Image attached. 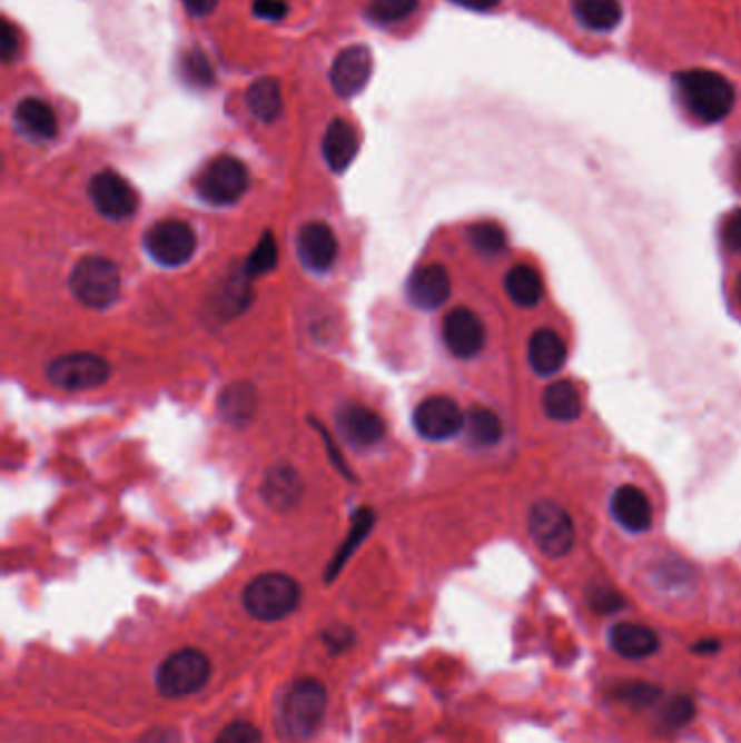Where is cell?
I'll list each match as a JSON object with an SVG mask.
<instances>
[{"mask_svg":"<svg viewBox=\"0 0 741 743\" xmlns=\"http://www.w3.org/2000/svg\"><path fill=\"white\" fill-rule=\"evenodd\" d=\"M676 90L685 109L704 125L722 122L735 107L733 83L713 70L692 68L676 75Z\"/></svg>","mask_w":741,"mask_h":743,"instance_id":"obj_1","label":"cell"},{"mask_svg":"<svg viewBox=\"0 0 741 743\" xmlns=\"http://www.w3.org/2000/svg\"><path fill=\"white\" fill-rule=\"evenodd\" d=\"M244 608L259 622H278L300 604V585L280 572H268L248 583L241 596Z\"/></svg>","mask_w":741,"mask_h":743,"instance_id":"obj_2","label":"cell"},{"mask_svg":"<svg viewBox=\"0 0 741 743\" xmlns=\"http://www.w3.org/2000/svg\"><path fill=\"white\" fill-rule=\"evenodd\" d=\"M120 287L122 280L118 266L100 255L83 257L70 275V289L75 298L88 309L111 307L120 298Z\"/></svg>","mask_w":741,"mask_h":743,"instance_id":"obj_3","label":"cell"},{"mask_svg":"<svg viewBox=\"0 0 741 743\" xmlns=\"http://www.w3.org/2000/svg\"><path fill=\"white\" fill-rule=\"evenodd\" d=\"M248 168L241 159L233 155H220L211 159L194 181V189L200 200L214 207L235 205L248 191Z\"/></svg>","mask_w":741,"mask_h":743,"instance_id":"obj_4","label":"cell"},{"mask_svg":"<svg viewBox=\"0 0 741 743\" xmlns=\"http://www.w3.org/2000/svg\"><path fill=\"white\" fill-rule=\"evenodd\" d=\"M211 676V661L202 651L184 648L172 652L157 670V690L161 696L186 697L200 692Z\"/></svg>","mask_w":741,"mask_h":743,"instance_id":"obj_5","label":"cell"},{"mask_svg":"<svg viewBox=\"0 0 741 743\" xmlns=\"http://www.w3.org/2000/svg\"><path fill=\"white\" fill-rule=\"evenodd\" d=\"M325 685L316 678L296 681L283 700V724L292 737H309L326 711Z\"/></svg>","mask_w":741,"mask_h":743,"instance_id":"obj_6","label":"cell"},{"mask_svg":"<svg viewBox=\"0 0 741 743\" xmlns=\"http://www.w3.org/2000/svg\"><path fill=\"white\" fill-rule=\"evenodd\" d=\"M196 246H198L196 232L186 220L166 218V220L155 222L148 231L144 232V248L148 257L164 268L186 266L187 261L194 257Z\"/></svg>","mask_w":741,"mask_h":743,"instance_id":"obj_7","label":"cell"},{"mask_svg":"<svg viewBox=\"0 0 741 743\" xmlns=\"http://www.w3.org/2000/svg\"><path fill=\"white\" fill-rule=\"evenodd\" d=\"M528 533L546 557H565L576 539L572 515L551 501L537 503L528 515Z\"/></svg>","mask_w":741,"mask_h":743,"instance_id":"obj_8","label":"cell"},{"mask_svg":"<svg viewBox=\"0 0 741 743\" xmlns=\"http://www.w3.org/2000/svg\"><path fill=\"white\" fill-rule=\"evenodd\" d=\"M48 380L66 392H88L109 378V364L93 353H72L57 357L47 368Z\"/></svg>","mask_w":741,"mask_h":743,"instance_id":"obj_9","label":"cell"},{"mask_svg":"<svg viewBox=\"0 0 741 743\" xmlns=\"http://www.w3.org/2000/svg\"><path fill=\"white\" fill-rule=\"evenodd\" d=\"M90 198L100 216L107 220H129L138 211V191L113 170H102L90 181Z\"/></svg>","mask_w":741,"mask_h":743,"instance_id":"obj_10","label":"cell"},{"mask_svg":"<svg viewBox=\"0 0 741 743\" xmlns=\"http://www.w3.org/2000/svg\"><path fill=\"white\" fill-rule=\"evenodd\" d=\"M414 426L424 439L446 442L464 430L465 414L451 396H428L416 407Z\"/></svg>","mask_w":741,"mask_h":743,"instance_id":"obj_11","label":"cell"},{"mask_svg":"<svg viewBox=\"0 0 741 743\" xmlns=\"http://www.w3.org/2000/svg\"><path fill=\"white\" fill-rule=\"evenodd\" d=\"M374 57L372 50L364 44L344 48L337 52L330 66V86L337 96L353 98L362 92L372 77Z\"/></svg>","mask_w":741,"mask_h":743,"instance_id":"obj_12","label":"cell"},{"mask_svg":"<svg viewBox=\"0 0 741 743\" xmlns=\"http://www.w3.org/2000/svg\"><path fill=\"white\" fill-rule=\"evenodd\" d=\"M442 337L448 353L457 359H474L485 346V325L467 307H455L448 311L442 325Z\"/></svg>","mask_w":741,"mask_h":743,"instance_id":"obj_13","label":"cell"},{"mask_svg":"<svg viewBox=\"0 0 741 743\" xmlns=\"http://www.w3.org/2000/svg\"><path fill=\"white\" fill-rule=\"evenodd\" d=\"M296 250H298L300 264L307 270L316 275H325L335 266L337 255H339L337 235L325 222L303 225L296 235Z\"/></svg>","mask_w":741,"mask_h":743,"instance_id":"obj_14","label":"cell"},{"mask_svg":"<svg viewBox=\"0 0 741 743\" xmlns=\"http://www.w3.org/2000/svg\"><path fill=\"white\" fill-rule=\"evenodd\" d=\"M335 422L339 435L355 448H372L385 437V422L364 405H344Z\"/></svg>","mask_w":741,"mask_h":743,"instance_id":"obj_15","label":"cell"},{"mask_svg":"<svg viewBox=\"0 0 741 743\" xmlns=\"http://www.w3.org/2000/svg\"><path fill=\"white\" fill-rule=\"evenodd\" d=\"M448 296H451V277L444 266L437 264L422 266L407 280V298L417 309L433 311L442 307L448 300Z\"/></svg>","mask_w":741,"mask_h":743,"instance_id":"obj_16","label":"cell"},{"mask_svg":"<svg viewBox=\"0 0 741 743\" xmlns=\"http://www.w3.org/2000/svg\"><path fill=\"white\" fill-rule=\"evenodd\" d=\"M613 519L629 533H646L652 526V505L649 496L635 485H622L611 498Z\"/></svg>","mask_w":741,"mask_h":743,"instance_id":"obj_17","label":"cell"},{"mask_svg":"<svg viewBox=\"0 0 741 743\" xmlns=\"http://www.w3.org/2000/svg\"><path fill=\"white\" fill-rule=\"evenodd\" d=\"M16 127L29 140L50 141L57 138V116L42 98H22L13 111Z\"/></svg>","mask_w":741,"mask_h":743,"instance_id":"obj_18","label":"cell"},{"mask_svg":"<svg viewBox=\"0 0 741 743\" xmlns=\"http://www.w3.org/2000/svg\"><path fill=\"white\" fill-rule=\"evenodd\" d=\"M359 152V133L348 120H333L326 129L325 140H323V155H325L326 166L333 172H344L357 157Z\"/></svg>","mask_w":741,"mask_h":743,"instance_id":"obj_19","label":"cell"},{"mask_svg":"<svg viewBox=\"0 0 741 743\" xmlns=\"http://www.w3.org/2000/svg\"><path fill=\"white\" fill-rule=\"evenodd\" d=\"M567 348L551 328H537L528 341V364L540 376H553L565 366Z\"/></svg>","mask_w":741,"mask_h":743,"instance_id":"obj_20","label":"cell"},{"mask_svg":"<svg viewBox=\"0 0 741 743\" xmlns=\"http://www.w3.org/2000/svg\"><path fill=\"white\" fill-rule=\"evenodd\" d=\"M300 494H303L300 476L289 465H275L273 469L266 472L261 496L273 509L277 512L292 509L300 501Z\"/></svg>","mask_w":741,"mask_h":743,"instance_id":"obj_21","label":"cell"},{"mask_svg":"<svg viewBox=\"0 0 741 743\" xmlns=\"http://www.w3.org/2000/svg\"><path fill=\"white\" fill-rule=\"evenodd\" d=\"M609 644L620 656H626V658H644L659 648V640L654 631H650L649 626L631 624V622H622L613 626L609 633Z\"/></svg>","mask_w":741,"mask_h":743,"instance_id":"obj_22","label":"cell"},{"mask_svg":"<svg viewBox=\"0 0 741 743\" xmlns=\"http://www.w3.org/2000/svg\"><path fill=\"white\" fill-rule=\"evenodd\" d=\"M572 13L585 29L609 33L620 27L624 9L620 0H572Z\"/></svg>","mask_w":741,"mask_h":743,"instance_id":"obj_23","label":"cell"},{"mask_svg":"<svg viewBox=\"0 0 741 743\" xmlns=\"http://www.w3.org/2000/svg\"><path fill=\"white\" fill-rule=\"evenodd\" d=\"M218 412L223 419H227L233 426H246L257 414V392L250 383H233L225 387Z\"/></svg>","mask_w":741,"mask_h":743,"instance_id":"obj_24","label":"cell"},{"mask_svg":"<svg viewBox=\"0 0 741 743\" xmlns=\"http://www.w3.org/2000/svg\"><path fill=\"white\" fill-rule=\"evenodd\" d=\"M246 107L259 122H275L283 111V92L275 77L257 79L246 90Z\"/></svg>","mask_w":741,"mask_h":743,"instance_id":"obj_25","label":"cell"},{"mask_svg":"<svg viewBox=\"0 0 741 743\" xmlns=\"http://www.w3.org/2000/svg\"><path fill=\"white\" fill-rule=\"evenodd\" d=\"M505 291L520 307H535L544 296V280L533 266H513L505 277Z\"/></svg>","mask_w":741,"mask_h":743,"instance_id":"obj_26","label":"cell"},{"mask_svg":"<svg viewBox=\"0 0 741 743\" xmlns=\"http://www.w3.org/2000/svg\"><path fill=\"white\" fill-rule=\"evenodd\" d=\"M546 416L555 422H572L583 412L581 394L570 380H556L546 387L542 398Z\"/></svg>","mask_w":741,"mask_h":743,"instance_id":"obj_27","label":"cell"},{"mask_svg":"<svg viewBox=\"0 0 741 743\" xmlns=\"http://www.w3.org/2000/svg\"><path fill=\"white\" fill-rule=\"evenodd\" d=\"M464 430L470 444H474L478 448H490V446H496L501 442L503 422L492 409L474 407L465 414Z\"/></svg>","mask_w":741,"mask_h":743,"instance_id":"obj_28","label":"cell"},{"mask_svg":"<svg viewBox=\"0 0 741 743\" xmlns=\"http://www.w3.org/2000/svg\"><path fill=\"white\" fill-rule=\"evenodd\" d=\"M278 250L277 241L270 232H266L259 244L255 246V250L248 255L246 264H244V277L246 279H257L264 277L268 273H273L277 268Z\"/></svg>","mask_w":741,"mask_h":743,"instance_id":"obj_29","label":"cell"},{"mask_svg":"<svg viewBox=\"0 0 741 743\" xmlns=\"http://www.w3.org/2000/svg\"><path fill=\"white\" fill-rule=\"evenodd\" d=\"M372 522H374V517H372L370 509H359V512L353 515L350 537L344 542V548L339 551V555L333 558V563L328 565V574H326V578H333V576L342 569V565H344V563L348 561V557L355 553L357 544L370 533Z\"/></svg>","mask_w":741,"mask_h":743,"instance_id":"obj_30","label":"cell"},{"mask_svg":"<svg viewBox=\"0 0 741 743\" xmlns=\"http://www.w3.org/2000/svg\"><path fill=\"white\" fill-rule=\"evenodd\" d=\"M419 0H370L366 16L376 24H394L409 18Z\"/></svg>","mask_w":741,"mask_h":743,"instance_id":"obj_31","label":"cell"},{"mask_svg":"<svg viewBox=\"0 0 741 743\" xmlns=\"http://www.w3.org/2000/svg\"><path fill=\"white\" fill-rule=\"evenodd\" d=\"M467 237L472 246L483 255H501L507 246V235L496 222H478L470 227Z\"/></svg>","mask_w":741,"mask_h":743,"instance_id":"obj_32","label":"cell"},{"mask_svg":"<svg viewBox=\"0 0 741 743\" xmlns=\"http://www.w3.org/2000/svg\"><path fill=\"white\" fill-rule=\"evenodd\" d=\"M692 715H694V704H692V700L685 696H674L670 697V700L665 702V706L661 709V713H659V722H661L663 729H668V731H676V729H681L683 724H688V722L692 720Z\"/></svg>","mask_w":741,"mask_h":743,"instance_id":"obj_33","label":"cell"},{"mask_svg":"<svg viewBox=\"0 0 741 743\" xmlns=\"http://www.w3.org/2000/svg\"><path fill=\"white\" fill-rule=\"evenodd\" d=\"M184 70H186L187 79L191 83H196V86L209 88L214 83V68H211L209 59L200 50H191L187 55Z\"/></svg>","mask_w":741,"mask_h":743,"instance_id":"obj_34","label":"cell"},{"mask_svg":"<svg viewBox=\"0 0 741 743\" xmlns=\"http://www.w3.org/2000/svg\"><path fill=\"white\" fill-rule=\"evenodd\" d=\"M216 743H264V737L257 731V726L239 720V722H231L229 726H225Z\"/></svg>","mask_w":741,"mask_h":743,"instance_id":"obj_35","label":"cell"},{"mask_svg":"<svg viewBox=\"0 0 741 743\" xmlns=\"http://www.w3.org/2000/svg\"><path fill=\"white\" fill-rule=\"evenodd\" d=\"M722 241L731 252H741V209L727 216L722 225Z\"/></svg>","mask_w":741,"mask_h":743,"instance_id":"obj_36","label":"cell"},{"mask_svg":"<svg viewBox=\"0 0 741 743\" xmlns=\"http://www.w3.org/2000/svg\"><path fill=\"white\" fill-rule=\"evenodd\" d=\"M253 13L261 20L277 22L287 16V2L283 0H255L253 2Z\"/></svg>","mask_w":741,"mask_h":743,"instance_id":"obj_37","label":"cell"},{"mask_svg":"<svg viewBox=\"0 0 741 743\" xmlns=\"http://www.w3.org/2000/svg\"><path fill=\"white\" fill-rule=\"evenodd\" d=\"M353 644V631L346 626H333L325 633V646L333 654L346 651Z\"/></svg>","mask_w":741,"mask_h":743,"instance_id":"obj_38","label":"cell"},{"mask_svg":"<svg viewBox=\"0 0 741 743\" xmlns=\"http://www.w3.org/2000/svg\"><path fill=\"white\" fill-rule=\"evenodd\" d=\"M656 694H659V692H656L654 687H650V685H640V683L620 690V697L629 700L633 706H646L650 702H654Z\"/></svg>","mask_w":741,"mask_h":743,"instance_id":"obj_39","label":"cell"},{"mask_svg":"<svg viewBox=\"0 0 741 743\" xmlns=\"http://www.w3.org/2000/svg\"><path fill=\"white\" fill-rule=\"evenodd\" d=\"M592 606H594L596 611H601V613H611V611H615V608L622 606V598H620V594H615V592L609 590V587H599V590L592 594Z\"/></svg>","mask_w":741,"mask_h":743,"instance_id":"obj_40","label":"cell"},{"mask_svg":"<svg viewBox=\"0 0 741 743\" xmlns=\"http://www.w3.org/2000/svg\"><path fill=\"white\" fill-rule=\"evenodd\" d=\"M18 52V31L11 27L9 20L2 22V59L9 63Z\"/></svg>","mask_w":741,"mask_h":743,"instance_id":"obj_41","label":"cell"},{"mask_svg":"<svg viewBox=\"0 0 741 743\" xmlns=\"http://www.w3.org/2000/svg\"><path fill=\"white\" fill-rule=\"evenodd\" d=\"M184 7L194 18H207L218 7V0H184Z\"/></svg>","mask_w":741,"mask_h":743,"instance_id":"obj_42","label":"cell"},{"mask_svg":"<svg viewBox=\"0 0 741 743\" xmlns=\"http://www.w3.org/2000/svg\"><path fill=\"white\" fill-rule=\"evenodd\" d=\"M464 9H472V11H492L496 9L503 0H451Z\"/></svg>","mask_w":741,"mask_h":743,"instance_id":"obj_43","label":"cell"},{"mask_svg":"<svg viewBox=\"0 0 741 743\" xmlns=\"http://www.w3.org/2000/svg\"><path fill=\"white\" fill-rule=\"evenodd\" d=\"M738 298H740V305H741V275L740 279H738Z\"/></svg>","mask_w":741,"mask_h":743,"instance_id":"obj_44","label":"cell"}]
</instances>
